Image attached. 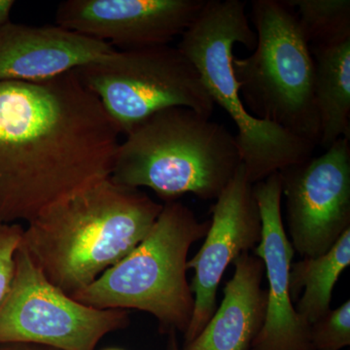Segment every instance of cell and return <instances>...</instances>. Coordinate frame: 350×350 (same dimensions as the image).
Returning <instances> with one entry per match:
<instances>
[{
	"mask_svg": "<svg viewBox=\"0 0 350 350\" xmlns=\"http://www.w3.org/2000/svg\"><path fill=\"white\" fill-rule=\"evenodd\" d=\"M241 165L236 138L224 126L186 107L156 113L119 144L110 178L149 188L165 202L194 194L215 200Z\"/></svg>",
	"mask_w": 350,
	"mask_h": 350,
	"instance_id": "3",
	"label": "cell"
},
{
	"mask_svg": "<svg viewBox=\"0 0 350 350\" xmlns=\"http://www.w3.org/2000/svg\"><path fill=\"white\" fill-rule=\"evenodd\" d=\"M254 52L232 59L241 101L252 116L319 144L314 62L298 17L286 0H254Z\"/></svg>",
	"mask_w": 350,
	"mask_h": 350,
	"instance_id": "6",
	"label": "cell"
},
{
	"mask_svg": "<svg viewBox=\"0 0 350 350\" xmlns=\"http://www.w3.org/2000/svg\"><path fill=\"white\" fill-rule=\"evenodd\" d=\"M310 49L314 62L319 144L328 149L340 138L350 139V39Z\"/></svg>",
	"mask_w": 350,
	"mask_h": 350,
	"instance_id": "15",
	"label": "cell"
},
{
	"mask_svg": "<svg viewBox=\"0 0 350 350\" xmlns=\"http://www.w3.org/2000/svg\"><path fill=\"white\" fill-rule=\"evenodd\" d=\"M163 204L111 178L66 198L27 223L21 245L45 278L72 296L144 241Z\"/></svg>",
	"mask_w": 350,
	"mask_h": 350,
	"instance_id": "2",
	"label": "cell"
},
{
	"mask_svg": "<svg viewBox=\"0 0 350 350\" xmlns=\"http://www.w3.org/2000/svg\"><path fill=\"white\" fill-rule=\"evenodd\" d=\"M0 350H61L49 345L29 344V342H14L0 345Z\"/></svg>",
	"mask_w": 350,
	"mask_h": 350,
	"instance_id": "20",
	"label": "cell"
},
{
	"mask_svg": "<svg viewBox=\"0 0 350 350\" xmlns=\"http://www.w3.org/2000/svg\"><path fill=\"white\" fill-rule=\"evenodd\" d=\"M211 213L213 218L204 243L187 262V269L195 271L190 283L194 310L183 347L200 335L217 308L218 287L226 269L243 253L254 251L261 241V214L243 163L215 200Z\"/></svg>",
	"mask_w": 350,
	"mask_h": 350,
	"instance_id": "10",
	"label": "cell"
},
{
	"mask_svg": "<svg viewBox=\"0 0 350 350\" xmlns=\"http://www.w3.org/2000/svg\"><path fill=\"white\" fill-rule=\"evenodd\" d=\"M209 226L211 220L200 222L179 200L165 202L144 241L71 297L100 310L150 313L161 334L185 335L194 310L187 280L189 250L204 239Z\"/></svg>",
	"mask_w": 350,
	"mask_h": 350,
	"instance_id": "5",
	"label": "cell"
},
{
	"mask_svg": "<svg viewBox=\"0 0 350 350\" xmlns=\"http://www.w3.org/2000/svg\"><path fill=\"white\" fill-rule=\"evenodd\" d=\"M105 350H124V349H105Z\"/></svg>",
	"mask_w": 350,
	"mask_h": 350,
	"instance_id": "23",
	"label": "cell"
},
{
	"mask_svg": "<svg viewBox=\"0 0 350 350\" xmlns=\"http://www.w3.org/2000/svg\"><path fill=\"white\" fill-rule=\"evenodd\" d=\"M206 0H66L59 27L119 51L169 45L197 19Z\"/></svg>",
	"mask_w": 350,
	"mask_h": 350,
	"instance_id": "11",
	"label": "cell"
},
{
	"mask_svg": "<svg viewBox=\"0 0 350 350\" xmlns=\"http://www.w3.org/2000/svg\"><path fill=\"white\" fill-rule=\"evenodd\" d=\"M120 133L75 71L0 81V223H29L112 174Z\"/></svg>",
	"mask_w": 350,
	"mask_h": 350,
	"instance_id": "1",
	"label": "cell"
},
{
	"mask_svg": "<svg viewBox=\"0 0 350 350\" xmlns=\"http://www.w3.org/2000/svg\"><path fill=\"white\" fill-rule=\"evenodd\" d=\"M15 5V1L13 0H0V25L9 22L11 11Z\"/></svg>",
	"mask_w": 350,
	"mask_h": 350,
	"instance_id": "21",
	"label": "cell"
},
{
	"mask_svg": "<svg viewBox=\"0 0 350 350\" xmlns=\"http://www.w3.org/2000/svg\"><path fill=\"white\" fill-rule=\"evenodd\" d=\"M226 282L224 298L199 336L181 350H250L266 317L267 289L262 287L264 262L243 253Z\"/></svg>",
	"mask_w": 350,
	"mask_h": 350,
	"instance_id": "14",
	"label": "cell"
},
{
	"mask_svg": "<svg viewBox=\"0 0 350 350\" xmlns=\"http://www.w3.org/2000/svg\"><path fill=\"white\" fill-rule=\"evenodd\" d=\"M262 239L254 255L264 262L268 280L266 317L250 350H312L310 324L297 312L290 293L289 273L295 250L283 225L280 172L253 184Z\"/></svg>",
	"mask_w": 350,
	"mask_h": 350,
	"instance_id": "12",
	"label": "cell"
},
{
	"mask_svg": "<svg viewBox=\"0 0 350 350\" xmlns=\"http://www.w3.org/2000/svg\"><path fill=\"white\" fill-rule=\"evenodd\" d=\"M25 227L19 223H0V304L8 294L15 275L16 254Z\"/></svg>",
	"mask_w": 350,
	"mask_h": 350,
	"instance_id": "19",
	"label": "cell"
},
{
	"mask_svg": "<svg viewBox=\"0 0 350 350\" xmlns=\"http://www.w3.org/2000/svg\"><path fill=\"white\" fill-rule=\"evenodd\" d=\"M340 138L322 155L280 170L288 238L301 258L330 250L350 228V144Z\"/></svg>",
	"mask_w": 350,
	"mask_h": 350,
	"instance_id": "9",
	"label": "cell"
},
{
	"mask_svg": "<svg viewBox=\"0 0 350 350\" xmlns=\"http://www.w3.org/2000/svg\"><path fill=\"white\" fill-rule=\"evenodd\" d=\"M75 72L120 135H128L169 108L186 107L211 117L215 107L197 69L178 48L170 45L115 50Z\"/></svg>",
	"mask_w": 350,
	"mask_h": 350,
	"instance_id": "7",
	"label": "cell"
},
{
	"mask_svg": "<svg viewBox=\"0 0 350 350\" xmlns=\"http://www.w3.org/2000/svg\"><path fill=\"white\" fill-rule=\"evenodd\" d=\"M350 345V301L310 324L312 350H340Z\"/></svg>",
	"mask_w": 350,
	"mask_h": 350,
	"instance_id": "18",
	"label": "cell"
},
{
	"mask_svg": "<svg viewBox=\"0 0 350 350\" xmlns=\"http://www.w3.org/2000/svg\"><path fill=\"white\" fill-rule=\"evenodd\" d=\"M178 50L193 64L214 105L234 122L241 163L252 184L310 159L315 145L246 110L232 70L234 46H256L241 0H206L197 19L182 34Z\"/></svg>",
	"mask_w": 350,
	"mask_h": 350,
	"instance_id": "4",
	"label": "cell"
},
{
	"mask_svg": "<svg viewBox=\"0 0 350 350\" xmlns=\"http://www.w3.org/2000/svg\"><path fill=\"white\" fill-rule=\"evenodd\" d=\"M310 48L350 39L349 0H286Z\"/></svg>",
	"mask_w": 350,
	"mask_h": 350,
	"instance_id": "17",
	"label": "cell"
},
{
	"mask_svg": "<svg viewBox=\"0 0 350 350\" xmlns=\"http://www.w3.org/2000/svg\"><path fill=\"white\" fill-rule=\"evenodd\" d=\"M12 285L0 304V345L29 342L61 350H96L130 325V310H100L55 286L20 245Z\"/></svg>",
	"mask_w": 350,
	"mask_h": 350,
	"instance_id": "8",
	"label": "cell"
},
{
	"mask_svg": "<svg viewBox=\"0 0 350 350\" xmlns=\"http://www.w3.org/2000/svg\"><path fill=\"white\" fill-rule=\"evenodd\" d=\"M109 44L59 25H0V81L43 82L100 61Z\"/></svg>",
	"mask_w": 350,
	"mask_h": 350,
	"instance_id": "13",
	"label": "cell"
},
{
	"mask_svg": "<svg viewBox=\"0 0 350 350\" xmlns=\"http://www.w3.org/2000/svg\"><path fill=\"white\" fill-rule=\"evenodd\" d=\"M350 265V228L330 250L292 262L290 293L297 312L312 324L331 310L334 287Z\"/></svg>",
	"mask_w": 350,
	"mask_h": 350,
	"instance_id": "16",
	"label": "cell"
},
{
	"mask_svg": "<svg viewBox=\"0 0 350 350\" xmlns=\"http://www.w3.org/2000/svg\"><path fill=\"white\" fill-rule=\"evenodd\" d=\"M167 350H181L179 347L178 340H177L176 333H170L167 335Z\"/></svg>",
	"mask_w": 350,
	"mask_h": 350,
	"instance_id": "22",
	"label": "cell"
}]
</instances>
